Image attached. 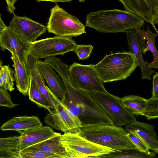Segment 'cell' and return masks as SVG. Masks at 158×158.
Instances as JSON below:
<instances>
[{
  "label": "cell",
  "instance_id": "1",
  "mask_svg": "<svg viewBox=\"0 0 158 158\" xmlns=\"http://www.w3.org/2000/svg\"><path fill=\"white\" fill-rule=\"evenodd\" d=\"M57 72L64 82L66 91L65 99L62 102L71 114L80 121L82 127L114 125L108 116L87 92L73 86L68 67L60 68Z\"/></svg>",
  "mask_w": 158,
  "mask_h": 158
},
{
  "label": "cell",
  "instance_id": "2",
  "mask_svg": "<svg viewBox=\"0 0 158 158\" xmlns=\"http://www.w3.org/2000/svg\"><path fill=\"white\" fill-rule=\"evenodd\" d=\"M145 20L133 13L119 9L102 10L91 12L86 16L87 27L102 33L125 32L143 26Z\"/></svg>",
  "mask_w": 158,
  "mask_h": 158
},
{
  "label": "cell",
  "instance_id": "3",
  "mask_svg": "<svg viewBox=\"0 0 158 158\" xmlns=\"http://www.w3.org/2000/svg\"><path fill=\"white\" fill-rule=\"evenodd\" d=\"M139 64L135 55L128 52L111 53L94 64L104 83L123 80L129 77Z\"/></svg>",
  "mask_w": 158,
  "mask_h": 158
},
{
  "label": "cell",
  "instance_id": "4",
  "mask_svg": "<svg viewBox=\"0 0 158 158\" xmlns=\"http://www.w3.org/2000/svg\"><path fill=\"white\" fill-rule=\"evenodd\" d=\"M78 134L95 143L121 152L136 148L122 127L104 124L81 128Z\"/></svg>",
  "mask_w": 158,
  "mask_h": 158
},
{
  "label": "cell",
  "instance_id": "5",
  "mask_svg": "<svg viewBox=\"0 0 158 158\" xmlns=\"http://www.w3.org/2000/svg\"><path fill=\"white\" fill-rule=\"evenodd\" d=\"M47 26L48 32L56 36L71 38L86 33L85 26L76 17L57 4L50 10Z\"/></svg>",
  "mask_w": 158,
  "mask_h": 158
},
{
  "label": "cell",
  "instance_id": "6",
  "mask_svg": "<svg viewBox=\"0 0 158 158\" xmlns=\"http://www.w3.org/2000/svg\"><path fill=\"white\" fill-rule=\"evenodd\" d=\"M62 141L69 158H97L117 151L91 142L78 133H64L62 135Z\"/></svg>",
  "mask_w": 158,
  "mask_h": 158
},
{
  "label": "cell",
  "instance_id": "7",
  "mask_svg": "<svg viewBox=\"0 0 158 158\" xmlns=\"http://www.w3.org/2000/svg\"><path fill=\"white\" fill-rule=\"evenodd\" d=\"M101 107L112 121L118 127L131 123L136 120L122 103L121 98L108 92H87Z\"/></svg>",
  "mask_w": 158,
  "mask_h": 158
},
{
  "label": "cell",
  "instance_id": "8",
  "mask_svg": "<svg viewBox=\"0 0 158 158\" xmlns=\"http://www.w3.org/2000/svg\"><path fill=\"white\" fill-rule=\"evenodd\" d=\"M77 45L71 37L56 36L29 43L28 52L39 60L74 51Z\"/></svg>",
  "mask_w": 158,
  "mask_h": 158
},
{
  "label": "cell",
  "instance_id": "9",
  "mask_svg": "<svg viewBox=\"0 0 158 158\" xmlns=\"http://www.w3.org/2000/svg\"><path fill=\"white\" fill-rule=\"evenodd\" d=\"M69 71L71 83L75 88L87 92H108L94 64L74 62L69 66Z\"/></svg>",
  "mask_w": 158,
  "mask_h": 158
},
{
  "label": "cell",
  "instance_id": "10",
  "mask_svg": "<svg viewBox=\"0 0 158 158\" xmlns=\"http://www.w3.org/2000/svg\"><path fill=\"white\" fill-rule=\"evenodd\" d=\"M50 94L56 112H49L44 118V122L54 129L64 133H78L82 127L80 121L71 114L65 104L50 90Z\"/></svg>",
  "mask_w": 158,
  "mask_h": 158
},
{
  "label": "cell",
  "instance_id": "11",
  "mask_svg": "<svg viewBox=\"0 0 158 158\" xmlns=\"http://www.w3.org/2000/svg\"><path fill=\"white\" fill-rule=\"evenodd\" d=\"M8 27L28 43L35 41L47 30V26L27 17L14 15Z\"/></svg>",
  "mask_w": 158,
  "mask_h": 158
},
{
  "label": "cell",
  "instance_id": "12",
  "mask_svg": "<svg viewBox=\"0 0 158 158\" xmlns=\"http://www.w3.org/2000/svg\"><path fill=\"white\" fill-rule=\"evenodd\" d=\"M0 47L1 50H7L11 54L16 55L22 62L25 64L29 43L23 40L8 26H7L0 32Z\"/></svg>",
  "mask_w": 158,
  "mask_h": 158
},
{
  "label": "cell",
  "instance_id": "13",
  "mask_svg": "<svg viewBox=\"0 0 158 158\" xmlns=\"http://www.w3.org/2000/svg\"><path fill=\"white\" fill-rule=\"evenodd\" d=\"M123 5L125 10L135 14L150 23L156 32L153 22V15L156 7L158 6L157 0H118Z\"/></svg>",
  "mask_w": 158,
  "mask_h": 158
},
{
  "label": "cell",
  "instance_id": "14",
  "mask_svg": "<svg viewBox=\"0 0 158 158\" xmlns=\"http://www.w3.org/2000/svg\"><path fill=\"white\" fill-rule=\"evenodd\" d=\"M127 36L129 52L133 53L138 61L139 66L142 73L141 79H145L150 80L151 75L155 71L147 65L142 56V49L147 44L138 37L134 29L128 30L125 32Z\"/></svg>",
  "mask_w": 158,
  "mask_h": 158
},
{
  "label": "cell",
  "instance_id": "15",
  "mask_svg": "<svg viewBox=\"0 0 158 158\" xmlns=\"http://www.w3.org/2000/svg\"><path fill=\"white\" fill-rule=\"evenodd\" d=\"M38 64L40 73L46 80L48 88L62 102L64 101L66 91L62 79L56 73L53 68L45 61L38 60Z\"/></svg>",
  "mask_w": 158,
  "mask_h": 158
},
{
  "label": "cell",
  "instance_id": "16",
  "mask_svg": "<svg viewBox=\"0 0 158 158\" xmlns=\"http://www.w3.org/2000/svg\"><path fill=\"white\" fill-rule=\"evenodd\" d=\"M19 132L20 134L19 149L21 151L48 139L55 132L49 126H41Z\"/></svg>",
  "mask_w": 158,
  "mask_h": 158
},
{
  "label": "cell",
  "instance_id": "17",
  "mask_svg": "<svg viewBox=\"0 0 158 158\" xmlns=\"http://www.w3.org/2000/svg\"><path fill=\"white\" fill-rule=\"evenodd\" d=\"M125 129L127 131H131L137 135L146 143L150 149L158 153V139L153 125L136 120L125 125Z\"/></svg>",
  "mask_w": 158,
  "mask_h": 158
},
{
  "label": "cell",
  "instance_id": "18",
  "mask_svg": "<svg viewBox=\"0 0 158 158\" xmlns=\"http://www.w3.org/2000/svg\"><path fill=\"white\" fill-rule=\"evenodd\" d=\"M36 58L28 52L27 55L25 64L28 73L34 79L40 91L48 102L52 113H56V110L50 94V89L45 84L44 79L39 71L38 61Z\"/></svg>",
  "mask_w": 158,
  "mask_h": 158
},
{
  "label": "cell",
  "instance_id": "19",
  "mask_svg": "<svg viewBox=\"0 0 158 158\" xmlns=\"http://www.w3.org/2000/svg\"><path fill=\"white\" fill-rule=\"evenodd\" d=\"M42 126L40 118L35 116H15L3 123L2 131H20Z\"/></svg>",
  "mask_w": 158,
  "mask_h": 158
},
{
  "label": "cell",
  "instance_id": "20",
  "mask_svg": "<svg viewBox=\"0 0 158 158\" xmlns=\"http://www.w3.org/2000/svg\"><path fill=\"white\" fill-rule=\"evenodd\" d=\"M11 54V58L14 63L13 66L17 89L24 95H28L30 80L25 64L22 62L17 55Z\"/></svg>",
  "mask_w": 158,
  "mask_h": 158
},
{
  "label": "cell",
  "instance_id": "21",
  "mask_svg": "<svg viewBox=\"0 0 158 158\" xmlns=\"http://www.w3.org/2000/svg\"><path fill=\"white\" fill-rule=\"evenodd\" d=\"M27 148L58 154L63 158H69L62 143V135L56 132L48 139Z\"/></svg>",
  "mask_w": 158,
  "mask_h": 158
},
{
  "label": "cell",
  "instance_id": "22",
  "mask_svg": "<svg viewBox=\"0 0 158 158\" xmlns=\"http://www.w3.org/2000/svg\"><path fill=\"white\" fill-rule=\"evenodd\" d=\"M136 34L141 40L143 42L147 41V45L142 49L143 54L149 51L152 54L153 60L151 63L146 62L147 66L150 68L158 69V51L155 45V40L156 37L158 36V33H154L150 31L148 27L146 31L137 28L135 29Z\"/></svg>",
  "mask_w": 158,
  "mask_h": 158
},
{
  "label": "cell",
  "instance_id": "23",
  "mask_svg": "<svg viewBox=\"0 0 158 158\" xmlns=\"http://www.w3.org/2000/svg\"><path fill=\"white\" fill-rule=\"evenodd\" d=\"M20 136L0 139V158H21Z\"/></svg>",
  "mask_w": 158,
  "mask_h": 158
},
{
  "label": "cell",
  "instance_id": "24",
  "mask_svg": "<svg viewBox=\"0 0 158 158\" xmlns=\"http://www.w3.org/2000/svg\"><path fill=\"white\" fill-rule=\"evenodd\" d=\"M147 100L139 95H131L121 98L122 103L126 108L134 115H142L145 111Z\"/></svg>",
  "mask_w": 158,
  "mask_h": 158
},
{
  "label": "cell",
  "instance_id": "25",
  "mask_svg": "<svg viewBox=\"0 0 158 158\" xmlns=\"http://www.w3.org/2000/svg\"><path fill=\"white\" fill-rule=\"evenodd\" d=\"M29 76L30 83L28 95L29 99L37 105L39 107L43 108L51 112L48 101L40 91L33 78L31 76Z\"/></svg>",
  "mask_w": 158,
  "mask_h": 158
},
{
  "label": "cell",
  "instance_id": "26",
  "mask_svg": "<svg viewBox=\"0 0 158 158\" xmlns=\"http://www.w3.org/2000/svg\"><path fill=\"white\" fill-rule=\"evenodd\" d=\"M156 153L150 152L146 153L141 152L136 148L122 150L121 152H115L104 154L97 158H153Z\"/></svg>",
  "mask_w": 158,
  "mask_h": 158
},
{
  "label": "cell",
  "instance_id": "27",
  "mask_svg": "<svg viewBox=\"0 0 158 158\" xmlns=\"http://www.w3.org/2000/svg\"><path fill=\"white\" fill-rule=\"evenodd\" d=\"M0 68V88L10 92L13 91L15 89L14 70L9 65H2Z\"/></svg>",
  "mask_w": 158,
  "mask_h": 158
},
{
  "label": "cell",
  "instance_id": "28",
  "mask_svg": "<svg viewBox=\"0 0 158 158\" xmlns=\"http://www.w3.org/2000/svg\"><path fill=\"white\" fill-rule=\"evenodd\" d=\"M20 154L21 158H63L58 154L28 148L21 150Z\"/></svg>",
  "mask_w": 158,
  "mask_h": 158
},
{
  "label": "cell",
  "instance_id": "29",
  "mask_svg": "<svg viewBox=\"0 0 158 158\" xmlns=\"http://www.w3.org/2000/svg\"><path fill=\"white\" fill-rule=\"evenodd\" d=\"M142 116L148 120L158 118V98L147 100L146 109Z\"/></svg>",
  "mask_w": 158,
  "mask_h": 158
},
{
  "label": "cell",
  "instance_id": "30",
  "mask_svg": "<svg viewBox=\"0 0 158 158\" xmlns=\"http://www.w3.org/2000/svg\"><path fill=\"white\" fill-rule=\"evenodd\" d=\"M127 132L128 137L139 150L146 153L150 152L148 145L139 135L131 131Z\"/></svg>",
  "mask_w": 158,
  "mask_h": 158
},
{
  "label": "cell",
  "instance_id": "31",
  "mask_svg": "<svg viewBox=\"0 0 158 158\" xmlns=\"http://www.w3.org/2000/svg\"><path fill=\"white\" fill-rule=\"evenodd\" d=\"M93 47L91 44L77 45L74 50L79 60H87L92 52Z\"/></svg>",
  "mask_w": 158,
  "mask_h": 158
},
{
  "label": "cell",
  "instance_id": "32",
  "mask_svg": "<svg viewBox=\"0 0 158 158\" xmlns=\"http://www.w3.org/2000/svg\"><path fill=\"white\" fill-rule=\"evenodd\" d=\"M18 104L14 103L11 100L7 90L0 88V106L10 108H13Z\"/></svg>",
  "mask_w": 158,
  "mask_h": 158
},
{
  "label": "cell",
  "instance_id": "33",
  "mask_svg": "<svg viewBox=\"0 0 158 158\" xmlns=\"http://www.w3.org/2000/svg\"><path fill=\"white\" fill-rule=\"evenodd\" d=\"M152 97L151 98H158V73L156 72L153 77Z\"/></svg>",
  "mask_w": 158,
  "mask_h": 158
},
{
  "label": "cell",
  "instance_id": "34",
  "mask_svg": "<svg viewBox=\"0 0 158 158\" xmlns=\"http://www.w3.org/2000/svg\"><path fill=\"white\" fill-rule=\"evenodd\" d=\"M7 4V10L11 14L15 15L14 12L16 8L12 0H5Z\"/></svg>",
  "mask_w": 158,
  "mask_h": 158
},
{
  "label": "cell",
  "instance_id": "35",
  "mask_svg": "<svg viewBox=\"0 0 158 158\" xmlns=\"http://www.w3.org/2000/svg\"><path fill=\"white\" fill-rule=\"evenodd\" d=\"M153 22L154 24L158 25V6L156 8L155 12L153 15Z\"/></svg>",
  "mask_w": 158,
  "mask_h": 158
},
{
  "label": "cell",
  "instance_id": "36",
  "mask_svg": "<svg viewBox=\"0 0 158 158\" xmlns=\"http://www.w3.org/2000/svg\"><path fill=\"white\" fill-rule=\"evenodd\" d=\"M36 2H40L43 1H48L52 2L54 3H57L59 2H71L72 0H36Z\"/></svg>",
  "mask_w": 158,
  "mask_h": 158
},
{
  "label": "cell",
  "instance_id": "37",
  "mask_svg": "<svg viewBox=\"0 0 158 158\" xmlns=\"http://www.w3.org/2000/svg\"><path fill=\"white\" fill-rule=\"evenodd\" d=\"M0 32L2 31L7 27L2 21L0 15Z\"/></svg>",
  "mask_w": 158,
  "mask_h": 158
},
{
  "label": "cell",
  "instance_id": "38",
  "mask_svg": "<svg viewBox=\"0 0 158 158\" xmlns=\"http://www.w3.org/2000/svg\"><path fill=\"white\" fill-rule=\"evenodd\" d=\"M80 2H85V0H78Z\"/></svg>",
  "mask_w": 158,
  "mask_h": 158
},
{
  "label": "cell",
  "instance_id": "39",
  "mask_svg": "<svg viewBox=\"0 0 158 158\" xmlns=\"http://www.w3.org/2000/svg\"><path fill=\"white\" fill-rule=\"evenodd\" d=\"M14 4L15 3L17 0H12Z\"/></svg>",
  "mask_w": 158,
  "mask_h": 158
},
{
  "label": "cell",
  "instance_id": "40",
  "mask_svg": "<svg viewBox=\"0 0 158 158\" xmlns=\"http://www.w3.org/2000/svg\"><path fill=\"white\" fill-rule=\"evenodd\" d=\"M157 1H158V0H157Z\"/></svg>",
  "mask_w": 158,
  "mask_h": 158
},
{
  "label": "cell",
  "instance_id": "41",
  "mask_svg": "<svg viewBox=\"0 0 158 158\" xmlns=\"http://www.w3.org/2000/svg\"></svg>",
  "mask_w": 158,
  "mask_h": 158
}]
</instances>
